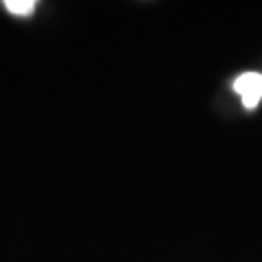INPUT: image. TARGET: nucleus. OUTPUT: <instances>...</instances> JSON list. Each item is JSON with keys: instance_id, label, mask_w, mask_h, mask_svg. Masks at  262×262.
Wrapping results in <instances>:
<instances>
[{"instance_id": "obj_1", "label": "nucleus", "mask_w": 262, "mask_h": 262, "mask_svg": "<svg viewBox=\"0 0 262 262\" xmlns=\"http://www.w3.org/2000/svg\"><path fill=\"white\" fill-rule=\"evenodd\" d=\"M234 90L241 96L243 105L247 110H253L262 101V75L258 72H245L234 81Z\"/></svg>"}, {"instance_id": "obj_2", "label": "nucleus", "mask_w": 262, "mask_h": 262, "mask_svg": "<svg viewBox=\"0 0 262 262\" xmlns=\"http://www.w3.org/2000/svg\"><path fill=\"white\" fill-rule=\"evenodd\" d=\"M35 7H37V3L35 0H7L5 3V9L9 11V13H13V15H31L33 11H35Z\"/></svg>"}]
</instances>
